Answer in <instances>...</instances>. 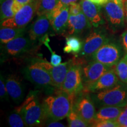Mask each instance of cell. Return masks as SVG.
Returning <instances> with one entry per match:
<instances>
[{
	"label": "cell",
	"mask_w": 127,
	"mask_h": 127,
	"mask_svg": "<svg viewBox=\"0 0 127 127\" xmlns=\"http://www.w3.org/2000/svg\"><path fill=\"white\" fill-rule=\"evenodd\" d=\"M54 95L44 98L42 104L46 120L60 121L67 117L73 108L75 94L58 90Z\"/></svg>",
	"instance_id": "obj_1"
},
{
	"label": "cell",
	"mask_w": 127,
	"mask_h": 127,
	"mask_svg": "<svg viewBox=\"0 0 127 127\" xmlns=\"http://www.w3.org/2000/svg\"><path fill=\"white\" fill-rule=\"evenodd\" d=\"M21 115L27 127L43 126L46 117L37 91H30L21 104L15 109Z\"/></svg>",
	"instance_id": "obj_2"
},
{
	"label": "cell",
	"mask_w": 127,
	"mask_h": 127,
	"mask_svg": "<svg viewBox=\"0 0 127 127\" xmlns=\"http://www.w3.org/2000/svg\"><path fill=\"white\" fill-rule=\"evenodd\" d=\"M91 96L95 106L125 107L127 105V85L121 82L113 88L92 93Z\"/></svg>",
	"instance_id": "obj_3"
},
{
	"label": "cell",
	"mask_w": 127,
	"mask_h": 127,
	"mask_svg": "<svg viewBox=\"0 0 127 127\" xmlns=\"http://www.w3.org/2000/svg\"><path fill=\"white\" fill-rule=\"evenodd\" d=\"M125 55L121 41L110 38L99 50L92 55V60L98 61L106 65L113 67Z\"/></svg>",
	"instance_id": "obj_4"
},
{
	"label": "cell",
	"mask_w": 127,
	"mask_h": 127,
	"mask_svg": "<svg viewBox=\"0 0 127 127\" xmlns=\"http://www.w3.org/2000/svg\"><path fill=\"white\" fill-rule=\"evenodd\" d=\"M84 59L75 57L66 74L62 91L69 94H77L83 91L84 86L82 75V65L86 63Z\"/></svg>",
	"instance_id": "obj_5"
},
{
	"label": "cell",
	"mask_w": 127,
	"mask_h": 127,
	"mask_svg": "<svg viewBox=\"0 0 127 127\" xmlns=\"http://www.w3.org/2000/svg\"><path fill=\"white\" fill-rule=\"evenodd\" d=\"M39 0H32L22 7L11 18L1 21V27H26L36 15Z\"/></svg>",
	"instance_id": "obj_6"
},
{
	"label": "cell",
	"mask_w": 127,
	"mask_h": 127,
	"mask_svg": "<svg viewBox=\"0 0 127 127\" xmlns=\"http://www.w3.org/2000/svg\"><path fill=\"white\" fill-rule=\"evenodd\" d=\"M111 36L104 28H94L91 30L83 40V47L78 56L91 58L96 51L109 40Z\"/></svg>",
	"instance_id": "obj_7"
},
{
	"label": "cell",
	"mask_w": 127,
	"mask_h": 127,
	"mask_svg": "<svg viewBox=\"0 0 127 127\" xmlns=\"http://www.w3.org/2000/svg\"><path fill=\"white\" fill-rule=\"evenodd\" d=\"M90 93L83 90L76 94L72 109L91 127L94 120L96 109L95 103Z\"/></svg>",
	"instance_id": "obj_8"
},
{
	"label": "cell",
	"mask_w": 127,
	"mask_h": 127,
	"mask_svg": "<svg viewBox=\"0 0 127 127\" xmlns=\"http://www.w3.org/2000/svg\"><path fill=\"white\" fill-rule=\"evenodd\" d=\"M102 14L109 30L117 32L123 30L125 25V17L124 7L109 0L102 5Z\"/></svg>",
	"instance_id": "obj_9"
},
{
	"label": "cell",
	"mask_w": 127,
	"mask_h": 127,
	"mask_svg": "<svg viewBox=\"0 0 127 127\" xmlns=\"http://www.w3.org/2000/svg\"><path fill=\"white\" fill-rule=\"evenodd\" d=\"M23 74L25 78L36 86L54 87L50 72L35 61L24 68Z\"/></svg>",
	"instance_id": "obj_10"
},
{
	"label": "cell",
	"mask_w": 127,
	"mask_h": 127,
	"mask_svg": "<svg viewBox=\"0 0 127 127\" xmlns=\"http://www.w3.org/2000/svg\"><path fill=\"white\" fill-rule=\"evenodd\" d=\"M36 42L32 41L28 36H21L14 39L2 45L1 54L5 57L21 56L32 50Z\"/></svg>",
	"instance_id": "obj_11"
},
{
	"label": "cell",
	"mask_w": 127,
	"mask_h": 127,
	"mask_svg": "<svg viewBox=\"0 0 127 127\" xmlns=\"http://www.w3.org/2000/svg\"><path fill=\"white\" fill-rule=\"evenodd\" d=\"M111 68L112 67L95 60L87 62L82 65V75L84 88L94 83Z\"/></svg>",
	"instance_id": "obj_12"
},
{
	"label": "cell",
	"mask_w": 127,
	"mask_h": 127,
	"mask_svg": "<svg viewBox=\"0 0 127 127\" xmlns=\"http://www.w3.org/2000/svg\"><path fill=\"white\" fill-rule=\"evenodd\" d=\"M52 31L54 30L51 21L45 14L38 16L35 21L32 23L28 35L32 41L36 42L41 41L44 36L48 35Z\"/></svg>",
	"instance_id": "obj_13"
},
{
	"label": "cell",
	"mask_w": 127,
	"mask_h": 127,
	"mask_svg": "<svg viewBox=\"0 0 127 127\" xmlns=\"http://www.w3.org/2000/svg\"><path fill=\"white\" fill-rule=\"evenodd\" d=\"M79 4L82 12L88 18L93 27H99L105 23L104 15L101 11L102 8L101 5L95 4L89 0H80Z\"/></svg>",
	"instance_id": "obj_14"
},
{
	"label": "cell",
	"mask_w": 127,
	"mask_h": 127,
	"mask_svg": "<svg viewBox=\"0 0 127 127\" xmlns=\"http://www.w3.org/2000/svg\"><path fill=\"white\" fill-rule=\"evenodd\" d=\"M121 82V81L115 72V68L112 67L94 83L91 84L84 90L91 93H96L113 88Z\"/></svg>",
	"instance_id": "obj_15"
},
{
	"label": "cell",
	"mask_w": 127,
	"mask_h": 127,
	"mask_svg": "<svg viewBox=\"0 0 127 127\" xmlns=\"http://www.w3.org/2000/svg\"><path fill=\"white\" fill-rule=\"evenodd\" d=\"M93 27L83 12L76 15H69L65 32L68 35H78Z\"/></svg>",
	"instance_id": "obj_16"
},
{
	"label": "cell",
	"mask_w": 127,
	"mask_h": 127,
	"mask_svg": "<svg viewBox=\"0 0 127 127\" xmlns=\"http://www.w3.org/2000/svg\"><path fill=\"white\" fill-rule=\"evenodd\" d=\"M5 84L9 96L14 102L19 104L24 99V87L20 78L15 75H9L5 79Z\"/></svg>",
	"instance_id": "obj_17"
},
{
	"label": "cell",
	"mask_w": 127,
	"mask_h": 127,
	"mask_svg": "<svg viewBox=\"0 0 127 127\" xmlns=\"http://www.w3.org/2000/svg\"><path fill=\"white\" fill-rule=\"evenodd\" d=\"M72 63V59H71L57 66L52 65L49 70L48 72L52 78V85L57 90H61L66 74Z\"/></svg>",
	"instance_id": "obj_18"
},
{
	"label": "cell",
	"mask_w": 127,
	"mask_h": 127,
	"mask_svg": "<svg viewBox=\"0 0 127 127\" xmlns=\"http://www.w3.org/2000/svg\"><path fill=\"white\" fill-rule=\"evenodd\" d=\"M124 108V107L114 106H105L99 108L98 111L96 112L94 120L91 124V127L94 123L101 121H117Z\"/></svg>",
	"instance_id": "obj_19"
},
{
	"label": "cell",
	"mask_w": 127,
	"mask_h": 127,
	"mask_svg": "<svg viewBox=\"0 0 127 127\" xmlns=\"http://www.w3.org/2000/svg\"><path fill=\"white\" fill-rule=\"evenodd\" d=\"M69 15V6H64L59 14L51 19V23L55 33L63 34L65 32Z\"/></svg>",
	"instance_id": "obj_20"
},
{
	"label": "cell",
	"mask_w": 127,
	"mask_h": 127,
	"mask_svg": "<svg viewBox=\"0 0 127 127\" xmlns=\"http://www.w3.org/2000/svg\"><path fill=\"white\" fill-rule=\"evenodd\" d=\"M27 32L26 27L12 28L1 27L0 42L1 45H5L14 39L25 35Z\"/></svg>",
	"instance_id": "obj_21"
},
{
	"label": "cell",
	"mask_w": 127,
	"mask_h": 127,
	"mask_svg": "<svg viewBox=\"0 0 127 127\" xmlns=\"http://www.w3.org/2000/svg\"><path fill=\"white\" fill-rule=\"evenodd\" d=\"M83 47V40L77 35H68L65 38V45L63 51L65 53L78 55Z\"/></svg>",
	"instance_id": "obj_22"
},
{
	"label": "cell",
	"mask_w": 127,
	"mask_h": 127,
	"mask_svg": "<svg viewBox=\"0 0 127 127\" xmlns=\"http://www.w3.org/2000/svg\"><path fill=\"white\" fill-rule=\"evenodd\" d=\"M114 67L120 80L127 85V54L124 55Z\"/></svg>",
	"instance_id": "obj_23"
},
{
	"label": "cell",
	"mask_w": 127,
	"mask_h": 127,
	"mask_svg": "<svg viewBox=\"0 0 127 127\" xmlns=\"http://www.w3.org/2000/svg\"><path fill=\"white\" fill-rule=\"evenodd\" d=\"M60 0H39L36 15H42L50 13L54 9Z\"/></svg>",
	"instance_id": "obj_24"
},
{
	"label": "cell",
	"mask_w": 127,
	"mask_h": 127,
	"mask_svg": "<svg viewBox=\"0 0 127 127\" xmlns=\"http://www.w3.org/2000/svg\"><path fill=\"white\" fill-rule=\"evenodd\" d=\"M14 0H1V21L11 18L15 15L12 7Z\"/></svg>",
	"instance_id": "obj_25"
},
{
	"label": "cell",
	"mask_w": 127,
	"mask_h": 127,
	"mask_svg": "<svg viewBox=\"0 0 127 127\" xmlns=\"http://www.w3.org/2000/svg\"><path fill=\"white\" fill-rule=\"evenodd\" d=\"M68 127H90V124L85 121L81 117L72 109L67 116Z\"/></svg>",
	"instance_id": "obj_26"
},
{
	"label": "cell",
	"mask_w": 127,
	"mask_h": 127,
	"mask_svg": "<svg viewBox=\"0 0 127 127\" xmlns=\"http://www.w3.org/2000/svg\"><path fill=\"white\" fill-rule=\"evenodd\" d=\"M7 123L9 126L11 127H27L23 117L15 109L8 115Z\"/></svg>",
	"instance_id": "obj_27"
},
{
	"label": "cell",
	"mask_w": 127,
	"mask_h": 127,
	"mask_svg": "<svg viewBox=\"0 0 127 127\" xmlns=\"http://www.w3.org/2000/svg\"><path fill=\"white\" fill-rule=\"evenodd\" d=\"M91 127H119L118 123L117 121H101L94 123Z\"/></svg>",
	"instance_id": "obj_28"
},
{
	"label": "cell",
	"mask_w": 127,
	"mask_h": 127,
	"mask_svg": "<svg viewBox=\"0 0 127 127\" xmlns=\"http://www.w3.org/2000/svg\"><path fill=\"white\" fill-rule=\"evenodd\" d=\"M9 95L8 94L5 84V79L1 74V78H0V97L1 99L8 100Z\"/></svg>",
	"instance_id": "obj_29"
},
{
	"label": "cell",
	"mask_w": 127,
	"mask_h": 127,
	"mask_svg": "<svg viewBox=\"0 0 127 127\" xmlns=\"http://www.w3.org/2000/svg\"><path fill=\"white\" fill-rule=\"evenodd\" d=\"M82 8L79 3L73 2L69 5V15H76L82 12Z\"/></svg>",
	"instance_id": "obj_30"
},
{
	"label": "cell",
	"mask_w": 127,
	"mask_h": 127,
	"mask_svg": "<svg viewBox=\"0 0 127 127\" xmlns=\"http://www.w3.org/2000/svg\"><path fill=\"white\" fill-rule=\"evenodd\" d=\"M127 120V105L126 107H124L123 112H121V114H120V115L119 116L118 119L117 120V123H118L120 127H123V125L125 121Z\"/></svg>",
	"instance_id": "obj_31"
},
{
	"label": "cell",
	"mask_w": 127,
	"mask_h": 127,
	"mask_svg": "<svg viewBox=\"0 0 127 127\" xmlns=\"http://www.w3.org/2000/svg\"><path fill=\"white\" fill-rule=\"evenodd\" d=\"M44 126L48 127H65L64 124L60 123L59 121L51 120H46L44 123Z\"/></svg>",
	"instance_id": "obj_32"
},
{
	"label": "cell",
	"mask_w": 127,
	"mask_h": 127,
	"mask_svg": "<svg viewBox=\"0 0 127 127\" xmlns=\"http://www.w3.org/2000/svg\"><path fill=\"white\" fill-rule=\"evenodd\" d=\"M121 42L124 48L125 54H127V29L121 35Z\"/></svg>",
	"instance_id": "obj_33"
},
{
	"label": "cell",
	"mask_w": 127,
	"mask_h": 127,
	"mask_svg": "<svg viewBox=\"0 0 127 127\" xmlns=\"http://www.w3.org/2000/svg\"><path fill=\"white\" fill-rule=\"evenodd\" d=\"M78 0H60L59 2L64 6H69L71 3L76 2Z\"/></svg>",
	"instance_id": "obj_34"
},
{
	"label": "cell",
	"mask_w": 127,
	"mask_h": 127,
	"mask_svg": "<svg viewBox=\"0 0 127 127\" xmlns=\"http://www.w3.org/2000/svg\"><path fill=\"white\" fill-rule=\"evenodd\" d=\"M94 3L95 4H97L98 5L102 6L104 4H105L107 2H108L109 0H89Z\"/></svg>",
	"instance_id": "obj_35"
},
{
	"label": "cell",
	"mask_w": 127,
	"mask_h": 127,
	"mask_svg": "<svg viewBox=\"0 0 127 127\" xmlns=\"http://www.w3.org/2000/svg\"><path fill=\"white\" fill-rule=\"evenodd\" d=\"M124 9L125 12V23L127 24V0H124Z\"/></svg>",
	"instance_id": "obj_36"
},
{
	"label": "cell",
	"mask_w": 127,
	"mask_h": 127,
	"mask_svg": "<svg viewBox=\"0 0 127 127\" xmlns=\"http://www.w3.org/2000/svg\"><path fill=\"white\" fill-rule=\"evenodd\" d=\"M15 1H17V2L20 3L21 5H24L27 4V3L30 2V1H31L32 0H15Z\"/></svg>",
	"instance_id": "obj_37"
},
{
	"label": "cell",
	"mask_w": 127,
	"mask_h": 127,
	"mask_svg": "<svg viewBox=\"0 0 127 127\" xmlns=\"http://www.w3.org/2000/svg\"><path fill=\"white\" fill-rule=\"evenodd\" d=\"M111 1H114V2L117 3V4L120 5L124 7V0H111Z\"/></svg>",
	"instance_id": "obj_38"
},
{
	"label": "cell",
	"mask_w": 127,
	"mask_h": 127,
	"mask_svg": "<svg viewBox=\"0 0 127 127\" xmlns=\"http://www.w3.org/2000/svg\"><path fill=\"white\" fill-rule=\"evenodd\" d=\"M123 127H127V120L125 121V122L124 123V124Z\"/></svg>",
	"instance_id": "obj_39"
}]
</instances>
